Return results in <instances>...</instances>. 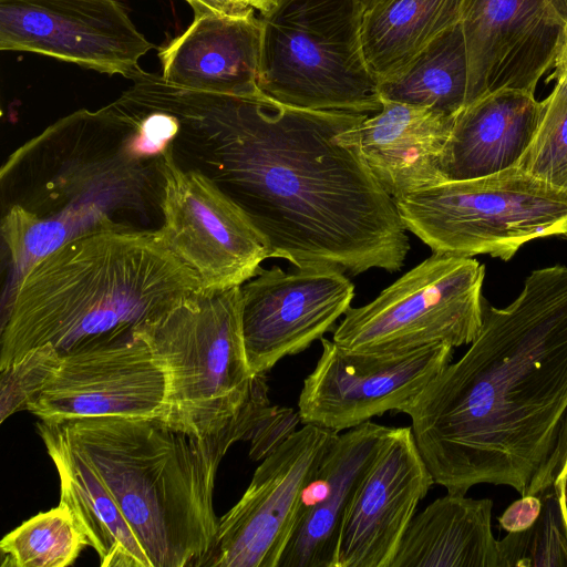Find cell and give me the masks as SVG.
Returning a JSON list of instances; mask_svg holds the SVG:
<instances>
[{
    "instance_id": "3",
    "label": "cell",
    "mask_w": 567,
    "mask_h": 567,
    "mask_svg": "<svg viewBox=\"0 0 567 567\" xmlns=\"http://www.w3.org/2000/svg\"><path fill=\"white\" fill-rule=\"evenodd\" d=\"M166 154V153H165ZM165 154L117 101L48 126L0 169L1 238L10 303L28 270L68 240L162 224Z\"/></svg>"
},
{
    "instance_id": "20",
    "label": "cell",
    "mask_w": 567,
    "mask_h": 567,
    "mask_svg": "<svg viewBox=\"0 0 567 567\" xmlns=\"http://www.w3.org/2000/svg\"><path fill=\"white\" fill-rule=\"evenodd\" d=\"M260 14H194L189 27L158 51L161 76L169 84L235 96L262 93L258 86Z\"/></svg>"
},
{
    "instance_id": "31",
    "label": "cell",
    "mask_w": 567,
    "mask_h": 567,
    "mask_svg": "<svg viewBox=\"0 0 567 567\" xmlns=\"http://www.w3.org/2000/svg\"><path fill=\"white\" fill-rule=\"evenodd\" d=\"M540 509L542 499L539 495L522 496L499 517L501 527L507 533L525 530L536 522Z\"/></svg>"
},
{
    "instance_id": "13",
    "label": "cell",
    "mask_w": 567,
    "mask_h": 567,
    "mask_svg": "<svg viewBox=\"0 0 567 567\" xmlns=\"http://www.w3.org/2000/svg\"><path fill=\"white\" fill-rule=\"evenodd\" d=\"M154 44L122 0H0V50L51 56L133 80Z\"/></svg>"
},
{
    "instance_id": "10",
    "label": "cell",
    "mask_w": 567,
    "mask_h": 567,
    "mask_svg": "<svg viewBox=\"0 0 567 567\" xmlns=\"http://www.w3.org/2000/svg\"><path fill=\"white\" fill-rule=\"evenodd\" d=\"M338 435L302 424L261 460L240 499L219 518L210 548L194 567H278L303 491Z\"/></svg>"
},
{
    "instance_id": "36",
    "label": "cell",
    "mask_w": 567,
    "mask_h": 567,
    "mask_svg": "<svg viewBox=\"0 0 567 567\" xmlns=\"http://www.w3.org/2000/svg\"><path fill=\"white\" fill-rule=\"evenodd\" d=\"M245 7L255 10L259 14L268 12L277 0H238Z\"/></svg>"
},
{
    "instance_id": "5",
    "label": "cell",
    "mask_w": 567,
    "mask_h": 567,
    "mask_svg": "<svg viewBox=\"0 0 567 567\" xmlns=\"http://www.w3.org/2000/svg\"><path fill=\"white\" fill-rule=\"evenodd\" d=\"M258 410L223 432L194 436L158 419L95 416L59 423L116 502L153 567H194L210 548L219 518L218 466L248 441Z\"/></svg>"
},
{
    "instance_id": "1",
    "label": "cell",
    "mask_w": 567,
    "mask_h": 567,
    "mask_svg": "<svg viewBox=\"0 0 567 567\" xmlns=\"http://www.w3.org/2000/svg\"><path fill=\"white\" fill-rule=\"evenodd\" d=\"M125 92L176 117V162L245 213L269 258L351 276L403 267L410 244L394 199L338 140L367 114L293 107L264 93L193 91L145 71Z\"/></svg>"
},
{
    "instance_id": "32",
    "label": "cell",
    "mask_w": 567,
    "mask_h": 567,
    "mask_svg": "<svg viewBox=\"0 0 567 567\" xmlns=\"http://www.w3.org/2000/svg\"><path fill=\"white\" fill-rule=\"evenodd\" d=\"M567 461V412L565 414L559 436L551 456L546 463L540 475L530 486L527 495H539L554 485L555 480Z\"/></svg>"
},
{
    "instance_id": "22",
    "label": "cell",
    "mask_w": 567,
    "mask_h": 567,
    "mask_svg": "<svg viewBox=\"0 0 567 567\" xmlns=\"http://www.w3.org/2000/svg\"><path fill=\"white\" fill-rule=\"evenodd\" d=\"M37 432L55 465L60 503L71 511L102 567H153L116 502L59 423L40 420Z\"/></svg>"
},
{
    "instance_id": "29",
    "label": "cell",
    "mask_w": 567,
    "mask_h": 567,
    "mask_svg": "<svg viewBox=\"0 0 567 567\" xmlns=\"http://www.w3.org/2000/svg\"><path fill=\"white\" fill-rule=\"evenodd\" d=\"M61 353L50 343L35 347L0 369V422L28 410L59 367Z\"/></svg>"
},
{
    "instance_id": "30",
    "label": "cell",
    "mask_w": 567,
    "mask_h": 567,
    "mask_svg": "<svg viewBox=\"0 0 567 567\" xmlns=\"http://www.w3.org/2000/svg\"><path fill=\"white\" fill-rule=\"evenodd\" d=\"M299 423L298 411L269 404L250 433V458L264 460L297 430Z\"/></svg>"
},
{
    "instance_id": "6",
    "label": "cell",
    "mask_w": 567,
    "mask_h": 567,
    "mask_svg": "<svg viewBox=\"0 0 567 567\" xmlns=\"http://www.w3.org/2000/svg\"><path fill=\"white\" fill-rule=\"evenodd\" d=\"M136 333L164 371L167 426L216 435L270 403L266 374L248 365L240 287L199 289Z\"/></svg>"
},
{
    "instance_id": "2",
    "label": "cell",
    "mask_w": 567,
    "mask_h": 567,
    "mask_svg": "<svg viewBox=\"0 0 567 567\" xmlns=\"http://www.w3.org/2000/svg\"><path fill=\"white\" fill-rule=\"evenodd\" d=\"M470 344L402 413L434 484L526 496L567 412V266L532 271L512 303L484 310Z\"/></svg>"
},
{
    "instance_id": "35",
    "label": "cell",
    "mask_w": 567,
    "mask_h": 567,
    "mask_svg": "<svg viewBox=\"0 0 567 567\" xmlns=\"http://www.w3.org/2000/svg\"><path fill=\"white\" fill-rule=\"evenodd\" d=\"M554 488L557 494L563 518L567 528V461L554 482Z\"/></svg>"
},
{
    "instance_id": "37",
    "label": "cell",
    "mask_w": 567,
    "mask_h": 567,
    "mask_svg": "<svg viewBox=\"0 0 567 567\" xmlns=\"http://www.w3.org/2000/svg\"><path fill=\"white\" fill-rule=\"evenodd\" d=\"M363 10L370 8L372 4H374L378 0H359Z\"/></svg>"
},
{
    "instance_id": "25",
    "label": "cell",
    "mask_w": 567,
    "mask_h": 567,
    "mask_svg": "<svg viewBox=\"0 0 567 567\" xmlns=\"http://www.w3.org/2000/svg\"><path fill=\"white\" fill-rule=\"evenodd\" d=\"M381 100L456 116L468 104V62L461 22L441 33L398 72L379 80Z\"/></svg>"
},
{
    "instance_id": "27",
    "label": "cell",
    "mask_w": 567,
    "mask_h": 567,
    "mask_svg": "<svg viewBox=\"0 0 567 567\" xmlns=\"http://www.w3.org/2000/svg\"><path fill=\"white\" fill-rule=\"evenodd\" d=\"M539 496L542 509L536 522L497 540L498 567H567V528L554 485Z\"/></svg>"
},
{
    "instance_id": "19",
    "label": "cell",
    "mask_w": 567,
    "mask_h": 567,
    "mask_svg": "<svg viewBox=\"0 0 567 567\" xmlns=\"http://www.w3.org/2000/svg\"><path fill=\"white\" fill-rule=\"evenodd\" d=\"M390 430L368 421L339 433L303 491L297 524L278 567H336L344 514Z\"/></svg>"
},
{
    "instance_id": "9",
    "label": "cell",
    "mask_w": 567,
    "mask_h": 567,
    "mask_svg": "<svg viewBox=\"0 0 567 567\" xmlns=\"http://www.w3.org/2000/svg\"><path fill=\"white\" fill-rule=\"evenodd\" d=\"M484 277L473 258L432 252L369 303L350 307L332 340L365 353L470 344L483 324Z\"/></svg>"
},
{
    "instance_id": "24",
    "label": "cell",
    "mask_w": 567,
    "mask_h": 567,
    "mask_svg": "<svg viewBox=\"0 0 567 567\" xmlns=\"http://www.w3.org/2000/svg\"><path fill=\"white\" fill-rule=\"evenodd\" d=\"M466 0H378L364 9L361 43L365 61L382 80L462 20Z\"/></svg>"
},
{
    "instance_id": "28",
    "label": "cell",
    "mask_w": 567,
    "mask_h": 567,
    "mask_svg": "<svg viewBox=\"0 0 567 567\" xmlns=\"http://www.w3.org/2000/svg\"><path fill=\"white\" fill-rule=\"evenodd\" d=\"M537 131L517 166L539 181L567 192V76L555 80Z\"/></svg>"
},
{
    "instance_id": "8",
    "label": "cell",
    "mask_w": 567,
    "mask_h": 567,
    "mask_svg": "<svg viewBox=\"0 0 567 567\" xmlns=\"http://www.w3.org/2000/svg\"><path fill=\"white\" fill-rule=\"evenodd\" d=\"M394 202L405 229L441 255L508 260L530 240L567 236V192L518 166L445 181Z\"/></svg>"
},
{
    "instance_id": "18",
    "label": "cell",
    "mask_w": 567,
    "mask_h": 567,
    "mask_svg": "<svg viewBox=\"0 0 567 567\" xmlns=\"http://www.w3.org/2000/svg\"><path fill=\"white\" fill-rule=\"evenodd\" d=\"M382 109L338 135L364 161L393 198L442 182L455 116L429 107L381 100Z\"/></svg>"
},
{
    "instance_id": "4",
    "label": "cell",
    "mask_w": 567,
    "mask_h": 567,
    "mask_svg": "<svg viewBox=\"0 0 567 567\" xmlns=\"http://www.w3.org/2000/svg\"><path fill=\"white\" fill-rule=\"evenodd\" d=\"M202 289L156 230H105L65 241L21 279L1 316L0 369L32 348L61 354L135 331Z\"/></svg>"
},
{
    "instance_id": "14",
    "label": "cell",
    "mask_w": 567,
    "mask_h": 567,
    "mask_svg": "<svg viewBox=\"0 0 567 567\" xmlns=\"http://www.w3.org/2000/svg\"><path fill=\"white\" fill-rule=\"evenodd\" d=\"M165 390L164 371L135 330L61 354L28 411L45 422L95 416L159 420Z\"/></svg>"
},
{
    "instance_id": "7",
    "label": "cell",
    "mask_w": 567,
    "mask_h": 567,
    "mask_svg": "<svg viewBox=\"0 0 567 567\" xmlns=\"http://www.w3.org/2000/svg\"><path fill=\"white\" fill-rule=\"evenodd\" d=\"M359 0H277L260 14L258 86L293 107L372 115L379 79L361 43Z\"/></svg>"
},
{
    "instance_id": "23",
    "label": "cell",
    "mask_w": 567,
    "mask_h": 567,
    "mask_svg": "<svg viewBox=\"0 0 567 567\" xmlns=\"http://www.w3.org/2000/svg\"><path fill=\"white\" fill-rule=\"evenodd\" d=\"M493 502L447 493L415 514L391 567H498Z\"/></svg>"
},
{
    "instance_id": "33",
    "label": "cell",
    "mask_w": 567,
    "mask_h": 567,
    "mask_svg": "<svg viewBox=\"0 0 567 567\" xmlns=\"http://www.w3.org/2000/svg\"><path fill=\"white\" fill-rule=\"evenodd\" d=\"M194 10L195 13L210 11L221 14H243L251 10L238 0H185ZM256 12V11H255ZM259 14V13H258Z\"/></svg>"
},
{
    "instance_id": "34",
    "label": "cell",
    "mask_w": 567,
    "mask_h": 567,
    "mask_svg": "<svg viewBox=\"0 0 567 567\" xmlns=\"http://www.w3.org/2000/svg\"><path fill=\"white\" fill-rule=\"evenodd\" d=\"M553 68L554 72L548 78V80H557L559 78L567 76V24L564 29V33L555 55Z\"/></svg>"
},
{
    "instance_id": "21",
    "label": "cell",
    "mask_w": 567,
    "mask_h": 567,
    "mask_svg": "<svg viewBox=\"0 0 567 567\" xmlns=\"http://www.w3.org/2000/svg\"><path fill=\"white\" fill-rule=\"evenodd\" d=\"M535 94L501 90L465 106L454 118L446 145L445 181L489 176L517 166L540 121Z\"/></svg>"
},
{
    "instance_id": "11",
    "label": "cell",
    "mask_w": 567,
    "mask_h": 567,
    "mask_svg": "<svg viewBox=\"0 0 567 567\" xmlns=\"http://www.w3.org/2000/svg\"><path fill=\"white\" fill-rule=\"evenodd\" d=\"M158 234L208 291L240 287L269 258L245 213L200 172L181 166L171 147L164 159Z\"/></svg>"
},
{
    "instance_id": "17",
    "label": "cell",
    "mask_w": 567,
    "mask_h": 567,
    "mask_svg": "<svg viewBox=\"0 0 567 567\" xmlns=\"http://www.w3.org/2000/svg\"><path fill=\"white\" fill-rule=\"evenodd\" d=\"M433 484L411 426L391 427L344 514L336 567H391Z\"/></svg>"
},
{
    "instance_id": "16",
    "label": "cell",
    "mask_w": 567,
    "mask_h": 567,
    "mask_svg": "<svg viewBox=\"0 0 567 567\" xmlns=\"http://www.w3.org/2000/svg\"><path fill=\"white\" fill-rule=\"evenodd\" d=\"M566 24L567 0H466L468 104L501 90L535 94Z\"/></svg>"
},
{
    "instance_id": "26",
    "label": "cell",
    "mask_w": 567,
    "mask_h": 567,
    "mask_svg": "<svg viewBox=\"0 0 567 567\" xmlns=\"http://www.w3.org/2000/svg\"><path fill=\"white\" fill-rule=\"evenodd\" d=\"M89 546L62 503L8 533L0 543L2 567H66Z\"/></svg>"
},
{
    "instance_id": "12",
    "label": "cell",
    "mask_w": 567,
    "mask_h": 567,
    "mask_svg": "<svg viewBox=\"0 0 567 567\" xmlns=\"http://www.w3.org/2000/svg\"><path fill=\"white\" fill-rule=\"evenodd\" d=\"M321 354L303 380L301 424L340 433L380 416L402 413L451 362L453 347L440 343L403 353H365L320 339Z\"/></svg>"
},
{
    "instance_id": "15",
    "label": "cell",
    "mask_w": 567,
    "mask_h": 567,
    "mask_svg": "<svg viewBox=\"0 0 567 567\" xmlns=\"http://www.w3.org/2000/svg\"><path fill=\"white\" fill-rule=\"evenodd\" d=\"M240 291L243 337L254 375L266 374L336 329L354 297L352 281L334 267L260 268Z\"/></svg>"
}]
</instances>
